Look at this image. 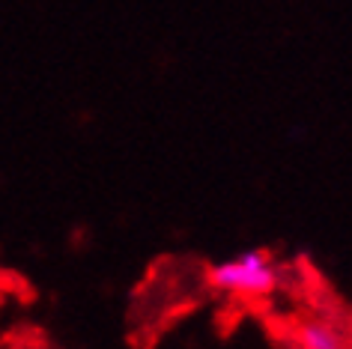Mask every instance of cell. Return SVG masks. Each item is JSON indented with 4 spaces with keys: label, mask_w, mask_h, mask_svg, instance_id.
<instances>
[{
    "label": "cell",
    "mask_w": 352,
    "mask_h": 349,
    "mask_svg": "<svg viewBox=\"0 0 352 349\" xmlns=\"http://www.w3.org/2000/svg\"><path fill=\"white\" fill-rule=\"evenodd\" d=\"M280 272L266 251H242L239 257L221 260L209 269L212 290L239 299H263L278 286Z\"/></svg>",
    "instance_id": "cell-1"
},
{
    "label": "cell",
    "mask_w": 352,
    "mask_h": 349,
    "mask_svg": "<svg viewBox=\"0 0 352 349\" xmlns=\"http://www.w3.org/2000/svg\"><path fill=\"white\" fill-rule=\"evenodd\" d=\"M298 349H349L346 335L325 319H307L296 331Z\"/></svg>",
    "instance_id": "cell-2"
}]
</instances>
